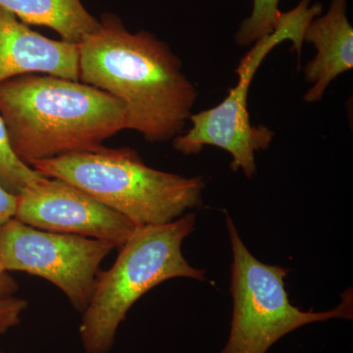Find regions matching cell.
I'll list each match as a JSON object with an SVG mask.
<instances>
[{"instance_id":"15","label":"cell","mask_w":353,"mask_h":353,"mask_svg":"<svg viewBox=\"0 0 353 353\" xmlns=\"http://www.w3.org/2000/svg\"><path fill=\"white\" fill-rule=\"evenodd\" d=\"M18 196L0 185V228L15 217Z\"/></svg>"},{"instance_id":"5","label":"cell","mask_w":353,"mask_h":353,"mask_svg":"<svg viewBox=\"0 0 353 353\" xmlns=\"http://www.w3.org/2000/svg\"><path fill=\"white\" fill-rule=\"evenodd\" d=\"M322 6L301 0L299 6L282 13L279 25L271 34L260 39L241 58L236 73L238 83L219 104L192 114V127L173 139L176 152L185 155L199 154L204 146H215L231 155V169L241 171L246 178L256 174L255 153L268 150L275 132L264 125L254 126L248 112V92L255 74L269 53L279 44L292 41L301 58L304 32L315 17L321 15Z\"/></svg>"},{"instance_id":"3","label":"cell","mask_w":353,"mask_h":353,"mask_svg":"<svg viewBox=\"0 0 353 353\" xmlns=\"http://www.w3.org/2000/svg\"><path fill=\"white\" fill-rule=\"evenodd\" d=\"M48 178L83 190L139 227L168 224L202 204L204 181L148 166L130 148L102 146L32 162Z\"/></svg>"},{"instance_id":"7","label":"cell","mask_w":353,"mask_h":353,"mask_svg":"<svg viewBox=\"0 0 353 353\" xmlns=\"http://www.w3.org/2000/svg\"><path fill=\"white\" fill-rule=\"evenodd\" d=\"M118 246L108 241L53 233L11 219L0 228V260L7 271L43 278L83 313L103 260Z\"/></svg>"},{"instance_id":"13","label":"cell","mask_w":353,"mask_h":353,"mask_svg":"<svg viewBox=\"0 0 353 353\" xmlns=\"http://www.w3.org/2000/svg\"><path fill=\"white\" fill-rule=\"evenodd\" d=\"M280 0H253L252 11L241 22L236 34V43L248 46L271 34L277 28L282 12L279 8Z\"/></svg>"},{"instance_id":"8","label":"cell","mask_w":353,"mask_h":353,"mask_svg":"<svg viewBox=\"0 0 353 353\" xmlns=\"http://www.w3.org/2000/svg\"><path fill=\"white\" fill-rule=\"evenodd\" d=\"M15 219L43 231L108 241L121 248L139 228L83 190L44 176L18 194Z\"/></svg>"},{"instance_id":"12","label":"cell","mask_w":353,"mask_h":353,"mask_svg":"<svg viewBox=\"0 0 353 353\" xmlns=\"http://www.w3.org/2000/svg\"><path fill=\"white\" fill-rule=\"evenodd\" d=\"M44 176L24 163L13 152L6 123L0 116V185L18 196L26 188L39 182Z\"/></svg>"},{"instance_id":"16","label":"cell","mask_w":353,"mask_h":353,"mask_svg":"<svg viewBox=\"0 0 353 353\" xmlns=\"http://www.w3.org/2000/svg\"><path fill=\"white\" fill-rule=\"evenodd\" d=\"M19 289L15 279L4 268L0 260V297L13 296Z\"/></svg>"},{"instance_id":"6","label":"cell","mask_w":353,"mask_h":353,"mask_svg":"<svg viewBox=\"0 0 353 353\" xmlns=\"http://www.w3.org/2000/svg\"><path fill=\"white\" fill-rule=\"evenodd\" d=\"M233 250L231 294L234 309L226 347L220 353H266L294 330L330 319H352V290L343 294L336 308L322 312L303 311L290 303L285 279L289 269L259 261L248 250L227 214Z\"/></svg>"},{"instance_id":"2","label":"cell","mask_w":353,"mask_h":353,"mask_svg":"<svg viewBox=\"0 0 353 353\" xmlns=\"http://www.w3.org/2000/svg\"><path fill=\"white\" fill-rule=\"evenodd\" d=\"M0 116L13 152L38 160L94 152L127 129L124 104L80 81L25 75L0 85Z\"/></svg>"},{"instance_id":"9","label":"cell","mask_w":353,"mask_h":353,"mask_svg":"<svg viewBox=\"0 0 353 353\" xmlns=\"http://www.w3.org/2000/svg\"><path fill=\"white\" fill-rule=\"evenodd\" d=\"M79 81V46L32 31L0 8V85L32 74Z\"/></svg>"},{"instance_id":"4","label":"cell","mask_w":353,"mask_h":353,"mask_svg":"<svg viewBox=\"0 0 353 353\" xmlns=\"http://www.w3.org/2000/svg\"><path fill=\"white\" fill-rule=\"evenodd\" d=\"M194 226L196 215L187 213L168 224L139 227L121 246L82 313L79 334L85 353L110 352L130 309L153 288L176 278L206 281L205 271L192 267L182 252Z\"/></svg>"},{"instance_id":"14","label":"cell","mask_w":353,"mask_h":353,"mask_svg":"<svg viewBox=\"0 0 353 353\" xmlns=\"http://www.w3.org/2000/svg\"><path fill=\"white\" fill-rule=\"evenodd\" d=\"M28 305V301L19 297H0V334L20 324Z\"/></svg>"},{"instance_id":"11","label":"cell","mask_w":353,"mask_h":353,"mask_svg":"<svg viewBox=\"0 0 353 353\" xmlns=\"http://www.w3.org/2000/svg\"><path fill=\"white\" fill-rule=\"evenodd\" d=\"M0 8L24 24L50 28L72 43H80L99 27L81 0H0Z\"/></svg>"},{"instance_id":"1","label":"cell","mask_w":353,"mask_h":353,"mask_svg":"<svg viewBox=\"0 0 353 353\" xmlns=\"http://www.w3.org/2000/svg\"><path fill=\"white\" fill-rule=\"evenodd\" d=\"M79 46V81L119 99L127 129L150 143L183 134L196 90L182 62L164 41L146 31L132 34L117 16L104 14Z\"/></svg>"},{"instance_id":"10","label":"cell","mask_w":353,"mask_h":353,"mask_svg":"<svg viewBox=\"0 0 353 353\" xmlns=\"http://www.w3.org/2000/svg\"><path fill=\"white\" fill-rule=\"evenodd\" d=\"M347 8V0H332L327 13L311 21L304 32V41L317 51L304 68L305 80L312 83L304 95L308 103L321 101L330 83L353 68V29Z\"/></svg>"},{"instance_id":"17","label":"cell","mask_w":353,"mask_h":353,"mask_svg":"<svg viewBox=\"0 0 353 353\" xmlns=\"http://www.w3.org/2000/svg\"><path fill=\"white\" fill-rule=\"evenodd\" d=\"M0 353H6V352H2V350H0Z\"/></svg>"}]
</instances>
